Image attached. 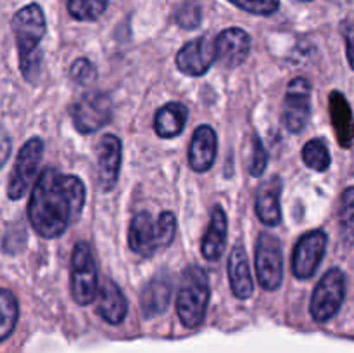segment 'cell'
<instances>
[{"label":"cell","instance_id":"obj_1","mask_svg":"<svg viewBox=\"0 0 354 353\" xmlns=\"http://www.w3.org/2000/svg\"><path fill=\"white\" fill-rule=\"evenodd\" d=\"M85 204V185L75 175H64L54 168L40 173L31 190L28 217L35 232L45 239L64 234L80 218Z\"/></svg>","mask_w":354,"mask_h":353},{"label":"cell","instance_id":"obj_2","mask_svg":"<svg viewBox=\"0 0 354 353\" xmlns=\"http://www.w3.org/2000/svg\"><path fill=\"white\" fill-rule=\"evenodd\" d=\"M12 31L19 51L21 73L28 82L33 83L40 73L41 54L38 51L41 38L47 31L45 14L38 3H30L17 10L12 17Z\"/></svg>","mask_w":354,"mask_h":353},{"label":"cell","instance_id":"obj_3","mask_svg":"<svg viewBox=\"0 0 354 353\" xmlns=\"http://www.w3.org/2000/svg\"><path fill=\"white\" fill-rule=\"evenodd\" d=\"M176 234V218L171 211H162L159 218H152L151 213L142 211L135 215L128 230V242L131 251L149 258L158 249L166 248L173 242Z\"/></svg>","mask_w":354,"mask_h":353},{"label":"cell","instance_id":"obj_4","mask_svg":"<svg viewBox=\"0 0 354 353\" xmlns=\"http://www.w3.org/2000/svg\"><path fill=\"white\" fill-rule=\"evenodd\" d=\"M209 303V279L201 266L192 265L185 269L180 280L176 296V314L185 327H199L206 317Z\"/></svg>","mask_w":354,"mask_h":353},{"label":"cell","instance_id":"obj_5","mask_svg":"<svg viewBox=\"0 0 354 353\" xmlns=\"http://www.w3.org/2000/svg\"><path fill=\"white\" fill-rule=\"evenodd\" d=\"M346 298V277L341 269H330L317 284L311 296L310 311L317 322H328L341 310Z\"/></svg>","mask_w":354,"mask_h":353},{"label":"cell","instance_id":"obj_6","mask_svg":"<svg viewBox=\"0 0 354 353\" xmlns=\"http://www.w3.org/2000/svg\"><path fill=\"white\" fill-rule=\"evenodd\" d=\"M71 294L78 305H90L97 294V265L88 242H78L71 256Z\"/></svg>","mask_w":354,"mask_h":353},{"label":"cell","instance_id":"obj_7","mask_svg":"<svg viewBox=\"0 0 354 353\" xmlns=\"http://www.w3.org/2000/svg\"><path fill=\"white\" fill-rule=\"evenodd\" d=\"M73 125L83 135L102 128L113 116V102L102 92H90L80 97L69 109Z\"/></svg>","mask_w":354,"mask_h":353},{"label":"cell","instance_id":"obj_8","mask_svg":"<svg viewBox=\"0 0 354 353\" xmlns=\"http://www.w3.org/2000/svg\"><path fill=\"white\" fill-rule=\"evenodd\" d=\"M41 156H44V141L38 137L30 138L19 149V154L14 163L12 172H10L9 185H7V196L10 199H21L28 192L37 176Z\"/></svg>","mask_w":354,"mask_h":353},{"label":"cell","instance_id":"obj_9","mask_svg":"<svg viewBox=\"0 0 354 353\" xmlns=\"http://www.w3.org/2000/svg\"><path fill=\"white\" fill-rule=\"evenodd\" d=\"M256 273L266 291L279 289L283 279V255L279 237L261 234L256 242Z\"/></svg>","mask_w":354,"mask_h":353},{"label":"cell","instance_id":"obj_10","mask_svg":"<svg viewBox=\"0 0 354 353\" xmlns=\"http://www.w3.org/2000/svg\"><path fill=\"white\" fill-rule=\"evenodd\" d=\"M311 113V85L306 78L297 76L287 87L283 100V125L292 134L306 128Z\"/></svg>","mask_w":354,"mask_h":353},{"label":"cell","instance_id":"obj_11","mask_svg":"<svg viewBox=\"0 0 354 353\" xmlns=\"http://www.w3.org/2000/svg\"><path fill=\"white\" fill-rule=\"evenodd\" d=\"M327 249V234L324 230H311L297 241L292 253V273L297 279H310L317 269Z\"/></svg>","mask_w":354,"mask_h":353},{"label":"cell","instance_id":"obj_12","mask_svg":"<svg viewBox=\"0 0 354 353\" xmlns=\"http://www.w3.org/2000/svg\"><path fill=\"white\" fill-rule=\"evenodd\" d=\"M216 61V45L207 37H199L183 45L176 54V68L187 76H201Z\"/></svg>","mask_w":354,"mask_h":353},{"label":"cell","instance_id":"obj_13","mask_svg":"<svg viewBox=\"0 0 354 353\" xmlns=\"http://www.w3.org/2000/svg\"><path fill=\"white\" fill-rule=\"evenodd\" d=\"M216 59L225 68H237L248 59L251 51V37L242 28H228L214 40Z\"/></svg>","mask_w":354,"mask_h":353},{"label":"cell","instance_id":"obj_14","mask_svg":"<svg viewBox=\"0 0 354 353\" xmlns=\"http://www.w3.org/2000/svg\"><path fill=\"white\" fill-rule=\"evenodd\" d=\"M121 141L116 135H104L97 145L99 161V185L102 190H111L118 182L121 168Z\"/></svg>","mask_w":354,"mask_h":353},{"label":"cell","instance_id":"obj_15","mask_svg":"<svg viewBox=\"0 0 354 353\" xmlns=\"http://www.w3.org/2000/svg\"><path fill=\"white\" fill-rule=\"evenodd\" d=\"M218 137L209 125H201L192 135L189 149V165L194 172H207L216 159Z\"/></svg>","mask_w":354,"mask_h":353},{"label":"cell","instance_id":"obj_16","mask_svg":"<svg viewBox=\"0 0 354 353\" xmlns=\"http://www.w3.org/2000/svg\"><path fill=\"white\" fill-rule=\"evenodd\" d=\"M173 280L168 273L161 272L147 282L140 296L142 310L145 317H158L168 308L171 300Z\"/></svg>","mask_w":354,"mask_h":353},{"label":"cell","instance_id":"obj_17","mask_svg":"<svg viewBox=\"0 0 354 353\" xmlns=\"http://www.w3.org/2000/svg\"><path fill=\"white\" fill-rule=\"evenodd\" d=\"M280 194H282V180L279 176L261 183L256 194V215L268 227L280 224L282 210H280Z\"/></svg>","mask_w":354,"mask_h":353},{"label":"cell","instance_id":"obj_18","mask_svg":"<svg viewBox=\"0 0 354 353\" xmlns=\"http://www.w3.org/2000/svg\"><path fill=\"white\" fill-rule=\"evenodd\" d=\"M227 232H228V220L227 213L220 204L213 208L211 211V221L207 227L206 234L203 237V244H201V253L209 262H216L225 251L227 246Z\"/></svg>","mask_w":354,"mask_h":353},{"label":"cell","instance_id":"obj_19","mask_svg":"<svg viewBox=\"0 0 354 353\" xmlns=\"http://www.w3.org/2000/svg\"><path fill=\"white\" fill-rule=\"evenodd\" d=\"M128 311V303L124 294L113 280H106L100 287L99 298H97V314L109 324L118 325L124 320Z\"/></svg>","mask_w":354,"mask_h":353},{"label":"cell","instance_id":"obj_20","mask_svg":"<svg viewBox=\"0 0 354 353\" xmlns=\"http://www.w3.org/2000/svg\"><path fill=\"white\" fill-rule=\"evenodd\" d=\"M228 279H230L232 293L239 300H248L251 296L254 286H252L248 255H245V249L241 244L234 246L230 258H228Z\"/></svg>","mask_w":354,"mask_h":353},{"label":"cell","instance_id":"obj_21","mask_svg":"<svg viewBox=\"0 0 354 353\" xmlns=\"http://www.w3.org/2000/svg\"><path fill=\"white\" fill-rule=\"evenodd\" d=\"M328 106H330L332 123H334L339 144L346 149L351 147L354 142V120L349 102L341 92L334 90L328 97Z\"/></svg>","mask_w":354,"mask_h":353},{"label":"cell","instance_id":"obj_22","mask_svg":"<svg viewBox=\"0 0 354 353\" xmlns=\"http://www.w3.org/2000/svg\"><path fill=\"white\" fill-rule=\"evenodd\" d=\"M189 111L180 102H168L156 113L154 130L159 137L171 138L185 128Z\"/></svg>","mask_w":354,"mask_h":353},{"label":"cell","instance_id":"obj_23","mask_svg":"<svg viewBox=\"0 0 354 353\" xmlns=\"http://www.w3.org/2000/svg\"><path fill=\"white\" fill-rule=\"evenodd\" d=\"M19 317L17 300L10 291L0 289V343L14 332Z\"/></svg>","mask_w":354,"mask_h":353},{"label":"cell","instance_id":"obj_24","mask_svg":"<svg viewBox=\"0 0 354 353\" xmlns=\"http://www.w3.org/2000/svg\"><path fill=\"white\" fill-rule=\"evenodd\" d=\"M339 228L344 242H354V187H349L342 192L339 204Z\"/></svg>","mask_w":354,"mask_h":353},{"label":"cell","instance_id":"obj_25","mask_svg":"<svg viewBox=\"0 0 354 353\" xmlns=\"http://www.w3.org/2000/svg\"><path fill=\"white\" fill-rule=\"evenodd\" d=\"M303 161L315 172H325L330 166V152L322 138H313L303 147Z\"/></svg>","mask_w":354,"mask_h":353},{"label":"cell","instance_id":"obj_26","mask_svg":"<svg viewBox=\"0 0 354 353\" xmlns=\"http://www.w3.org/2000/svg\"><path fill=\"white\" fill-rule=\"evenodd\" d=\"M109 0H68V12L78 21H95L106 12Z\"/></svg>","mask_w":354,"mask_h":353},{"label":"cell","instance_id":"obj_27","mask_svg":"<svg viewBox=\"0 0 354 353\" xmlns=\"http://www.w3.org/2000/svg\"><path fill=\"white\" fill-rule=\"evenodd\" d=\"M175 19L180 28L183 30H196L203 21V9L197 0H185L182 6L176 9Z\"/></svg>","mask_w":354,"mask_h":353},{"label":"cell","instance_id":"obj_28","mask_svg":"<svg viewBox=\"0 0 354 353\" xmlns=\"http://www.w3.org/2000/svg\"><path fill=\"white\" fill-rule=\"evenodd\" d=\"M228 2L256 16H272L280 7V0H228Z\"/></svg>","mask_w":354,"mask_h":353},{"label":"cell","instance_id":"obj_29","mask_svg":"<svg viewBox=\"0 0 354 353\" xmlns=\"http://www.w3.org/2000/svg\"><path fill=\"white\" fill-rule=\"evenodd\" d=\"M266 163H268V156H266L265 147L259 137L252 138V151L251 159H249V173L252 176H261L266 170Z\"/></svg>","mask_w":354,"mask_h":353},{"label":"cell","instance_id":"obj_30","mask_svg":"<svg viewBox=\"0 0 354 353\" xmlns=\"http://www.w3.org/2000/svg\"><path fill=\"white\" fill-rule=\"evenodd\" d=\"M95 68H93L92 62L88 59L82 57V59H76L71 66V78L75 80L76 83H82V85H88L95 80Z\"/></svg>","mask_w":354,"mask_h":353},{"label":"cell","instance_id":"obj_31","mask_svg":"<svg viewBox=\"0 0 354 353\" xmlns=\"http://www.w3.org/2000/svg\"><path fill=\"white\" fill-rule=\"evenodd\" d=\"M342 35L346 40V52H348L349 66L354 69V19L342 23Z\"/></svg>","mask_w":354,"mask_h":353},{"label":"cell","instance_id":"obj_32","mask_svg":"<svg viewBox=\"0 0 354 353\" xmlns=\"http://www.w3.org/2000/svg\"><path fill=\"white\" fill-rule=\"evenodd\" d=\"M10 138L7 137V134H3L2 130H0V168L3 166V163L9 159V154H10Z\"/></svg>","mask_w":354,"mask_h":353},{"label":"cell","instance_id":"obj_33","mask_svg":"<svg viewBox=\"0 0 354 353\" xmlns=\"http://www.w3.org/2000/svg\"><path fill=\"white\" fill-rule=\"evenodd\" d=\"M301 2H311V0H301Z\"/></svg>","mask_w":354,"mask_h":353}]
</instances>
